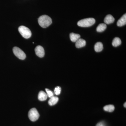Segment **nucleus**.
Segmentation results:
<instances>
[{"label": "nucleus", "mask_w": 126, "mask_h": 126, "mask_svg": "<svg viewBox=\"0 0 126 126\" xmlns=\"http://www.w3.org/2000/svg\"><path fill=\"white\" fill-rule=\"evenodd\" d=\"M38 22L41 27L47 28L52 24V19L49 16L46 15L41 16L38 19Z\"/></svg>", "instance_id": "nucleus-1"}, {"label": "nucleus", "mask_w": 126, "mask_h": 126, "mask_svg": "<svg viewBox=\"0 0 126 126\" xmlns=\"http://www.w3.org/2000/svg\"><path fill=\"white\" fill-rule=\"evenodd\" d=\"M95 21H96L94 18H86L79 20L78 23V25L81 27H89L94 24Z\"/></svg>", "instance_id": "nucleus-2"}, {"label": "nucleus", "mask_w": 126, "mask_h": 126, "mask_svg": "<svg viewBox=\"0 0 126 126\" xmlns=\"http://www.w3.org/2000/svg\"><path fill=\"white\" fill-rule=\"evenodd\" d=\"M20 33L25 39H29L31 37V32L29 28L24 26H21L18 28Z\"/></svg>", "instance_id": "nucleus-3"}, {"label": "nucleus", "mask_w": 126, "mask_h": 126, "mask_svg": "<svg viewBox=\"0 0 126 126\" xmlns=\"http://www.w3.org/2000/svg\"><path fill=\"white\" fill-rule=\"evenodd\" d=\"M28 116L31 121L35 122L39 119L40 115L36 109L33 108L30 109L29 111Z\"/></svg>", "instance_id": "nucleus-4"}, {"label": "nucleus", "mask_w": 126, "mask_h": 126, "mask_svg": "<svg viewBox=\"0 0 126 126\" xmlns=\"http://www.w3.org/2000/svg\"><path fill=\"white\" fill-rule=\"evenodd\" d=\"M13 51L14 54L20 59L23 60L26 58V55L24 52L19 47H14L13 49Z\"/></svg>", "instance_id": "nucleus-5"}, {"label": "nucleus", "mask_w": 126, "mask_h": 126, "mask_svg": "<svg viewBox=\"0 0 126 126\" xmlns=\"http://www.w3.org/2000/svg\"><path fill=\"white\" fill-rule=\"evenodd\" d=\"M35 51L36 55L40 58H43L45 55V50L44 48L41 46H38L35 47Z\"/></svg>", "instance_id": "nucleus-6"}, {"label": "nucleus", "mask_w": 126, "mask_h": 126, "mask_svg": "<svg viewBox=\"0 0 126 126\" xmlns=\"http://www.w3.org/2000/svg\"><path fill=\"white\" fill-rule=\"evenodd\" d=\"M126 24V14H125L118 21L117 25L119 27H122Z\"/></svg>", "instance_id": "nucleus-7"}, {"label": "nucleus", "mask_w": 126, "mask_h": 126, "mask_svg": "<svg viewBox=\"0 0 126 126\" xmlns=\"http://www.w3.org/2000/svg\"><path fill=\"white\" fill-rule=\"evenodd\" d=\"M115 18L111 15H108L104 18V22L106 24H110L114 22Z\"/></svg>", "instance_id": "nucleus-8"}, {"label": "nucleus", "mask_w": 126, "mask_h": 126, "mask_svg": "<svg viewBox=\"0 0 126 126\" xmlns=\"http://www.w3.org/2000/svg\"><path fill=\"white\" fill-rule=\"evenodd\" d=\"M86 45V41L83 39H79L77 41L75 44V46L77 48H81L84 47Z\"/></svg>", "instance_id": "nucleus-9"}, {"label": "nucleus", "mask_w": 126, "mask_h": 126, "mask_svg": "<svg viewBox=\"0 0 126 126\" xmlns=\"http://www.w3.org/2000/svg\"><path fill=\"white\" fill-rule=\"evenodd\" d=\"M47 95L46 93L44 91H41L40 92L38 96V98L39 101H45L47 98Z\"/></svg>", "instance_id": "nucleus-10"}, {"label": "nucleus", "mask_w": 126, "mask_h": 126, "mask_svg": "<svg viewBox=\"0 0 126 126\" xmlns=\"http://www.w3.org/2000/svg\"><path fill=\"white\" fill-rule=\"evenodd\" d=\"M80 35L79 34H75L72 33L70 34V40L73 42H76L80 38Z\"/></svg>", "instance_id": "nucleus-11"}, {"label": "nucleus", "mask_w": 126, "mask_h": 126, "mask_svg": "<svg viewBox=\"0 0 126 126\" xmlns=\"http://www.w3.org/2000/svg\"><path fill=\"white\" fill-rule=\"evenodd\" d=\"M103 45L101 42H97L94 45V49L96 52H101L103 49Z\"/></svg>", "instance_id": "nucleus-12"}, {"label": "nucleus", "mask_w": 126, "mask_h": 126, "mask_svg": "<svg viewBox=\"0 0 126 126\" xmlns=\"http://www.w3.org/2000/svg\"><path fill=\"white\" fill-rule=\"evenodd\" d=\"M59 101V98L57 97L53 96L50 98L48 101V104L50 106H53L55 105L58 103Z\"/></svg>", "instance_id": "nucleus-13"}, {"label": "nucleus", "mask_w": 126, "mask_h": 126, "mask_svg": "<svg viewBox=\"0 0 126 126\" xmlns=\"http://www.w3.org/2000/svg\"><path fill=\"white\" fill-rule=\"evenodd\" d=\"M121 40L118 37H116L113 40L112 45L113 47H117L121 45Z\"/></svg>", "instance_id": "nucleus-14"}, {"label": "nucleus", "mask_w": 126, "mask_h": 126, "mask_svg": "<svg viewBox=\"0 0 126 126\" xmlns=\"http://www.w3.org/2000/svg\"><path fill=\"white\" fill-rule=\"evenodd\" d=\"M107 27V25L106 24L103 23L99 24L97 27V31L99 32H102L106 30Z\"/></svg>", "instance_id": "nucleus-15"}, {"label": "nucleus", "mask_w": 126, "mask_h": 126, "mask_svg": "<svg viewBox=\"0 0 126 126\" xmlns=\"http://www.w3.org/2000/svg\"><path fill=\"white\" fill-rule=\"evenodd\" d=\"M103 109L106 111L112 112L115 110V107L113 105L110 104L104 106Z\"/></svg>", "instance_id": "nucleus-16"}, {"label": "nucleus", "mask_w": 126, "mask_h": 126, "mask_svg": "<svg viewBox=\"0 0 126 126\" xmlns=\"http://www.w3.org/2000/svg\"><path fill=\"white\" fill-rule=\"evenodd\" d=\"M46 93H47V96L49 98L52 97L53 96L54 94L52 91L48 89H46Z\"/></svg>", "instance_id": "nucleus-17"}, {"label": "nucleus", "mask_w": 126, "mask_h": 126, "mask_svg": "<svg viewBox=\"0 0 126 126\" xmlns=\"http://www.w3.org/2000/svg\"><path fill=\"white\" fill-rule=\"evenodd\" d=\"M55 94L56 95L60 94L61 92V88L60 87H56L55 88L54 90Z\"/></svg>", "instance_id": "nucleus-18"}, {"label": "nucleus", "mask_w": 126, "mask_h": 126, "mask_svg": "<svg viewBox=\"0 0 126 126\" xmlns=\"http://www.w3.org/2000/svg\"><path fill=\"white\" fill-rule=\"evenodd\" d=\"M96 126H104V125L103 122H99V123H98Z\"/></svg>", "instance_id": "nucleus-19"}, {"label": "nucleus", "mask_w": 126, "mask_h": 126, "mask_svg": "<svg viewBox=\"0 0 126 126\" xmlns=\"http://www.w3.org/2000/svg\"><path fill=\"white\" fill-rule=\"evenodd\" d=\"M126 102H125V103H124V107L126 108Z\"/></svg>", "instance_id": "nucleus-20"}]
</instances>
